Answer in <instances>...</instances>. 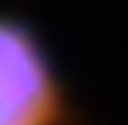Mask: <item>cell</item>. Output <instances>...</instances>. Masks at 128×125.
<instances>
[{"label": "cell", "instance_id": "cell-1", "mask_svg": "<svg viewBox=\"0 0 128 125\" xmlns=\"http://www.w3.org/2000/svg\"><path fill=\"white\" fill-rule=\"evenodd\" d=\"M61 71L30 24L0 14V125H68Z\"/></svg>", "mask_w": 128, "mask_h": 125}]
</instances>
